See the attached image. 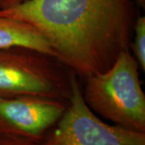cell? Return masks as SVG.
<instances>
[{
	"mask_svg": "<svg viewBox=\"0 0 145 145\" xmlns=\"http://www.w3.org/2000/svg\"><path fill=\"white\" fill-rule=\"evenodd\" d=\"M138 16L133 0H27L0 9V16L36 28L53 57L82 80L130 50Z\"/></svg>",
	"mask_w": 145,
	"mask_h": 145,
	"instance_id": "6da1fadb",
	"label": "cell"
},
{
	"mask_svg": "<svg viewBox=\"0 0 145 145\" xmlns=\"http://www.w3.org/2000/svg\"><path fill=\"white\" fill-rule=\"evenodd\" d=\"M139 70L131 51H123L108 69L85 78L82 89L95 114L113 124L145 133V94Z\"/></svg>",
	"mask_w": 145,
	"mask_h": 145,
	"instance_id": "7a4b0ae2",
	"label": "cell"
},
{
	"mask_svg": "<svg viewBox=\"0 0 145 145\" xmlns=\"http://www.w3.org/2000/svg\"><path fill=\"white\" fill-rule=\"evenodd\" d=\"M69 93V69L55 57L26 47L0 49V97L67 101Z\"/></svg>",
	"mask_w": 145,
	"mask_h": 145,
	"instance_id": "3957f363",
	"label": "cell"
},
{
	"mask_svg": "<svg viewBox=\"0 0 145 145\" xmlns=\"http://www.w3.org/2000/svg\"><path fill=\"white\" fill-rule=\"evenodd\" d=\"M67 106L42 139L43 145H145V133L109 124L86 103L78 77L69 70Z\"/></svg>",
	"mask_w": 145,
	"mask_h": 145,
	"instance_id": "277c9868",
	"label": "cell"
},
{
	"mask_svg": "<svg viewBox=\"0 0 145 145\" xmlns=\"http://www.w3.org/2000/svg\"><path fill=\"white\" fill-rule=\"evenodd\" d=\"M68 100L38 96L0 97V135L42 140L56 125Z\"/></svg>",
	"mask_w": 145,
	"mask_h": 145,
	"instance_id": "5b68a950",
	"label": "cell"
},
{
	"mask_svg": "<svg viewBox=\"0 0 145 145\" xmlns=\"http://www.w3.org/2000/svg\"><path fill=\"white\" fill-rule=\"evenodd\" d=\"M14 46L30 48L53 57L48 42L36 28L25 22L0 16V49Z\"/></svg>",
	"mask_w": 145,
	"mask_h": 145,
	"instance_id": "8992f818",
	"label": "cell"
},
{
	"mask_svg": "<svg viewBox=\"0 0 145 145\" xmlns=\"http://www.w3.org/2000/svg\"><path fill=\"white\" fill-rule=\"evenodd\" d=\"M131 54L137 61L140 69L145 71V17L138 16L133 28L130 44Z\"/></svg>",
	"mask_w": 145,
	"mask_h": 145,
	"instance_id": "52a82bcc",
	"label": "cell"
},
{
	"mask_svg": "<svg viewBox=\"0 0 145 145\" xmlns=\"http://www.w3.org/2000/svg\"><path fill=\"white\" fill-rule=\"evenodd\" d=\"M0 145H43L41 140H34L20 136L0 135Z\"/></svg>",
	"mask_w": 145,
	"mask_h": 145,
	"instance_id": "ba28073f",
	"label": "cell"
},
{
	"mask_svg": "<svg viewBox=\"0 0 145 145\" xmlns=\"http://www.w3.org/2000/svg\"><path fill=\"white\" fill-rule=\"evenodd\" d=\"M27 0H0V9H7L21 4Z\"/></svg>",
	"mask_w": 145,
	"mask_h": 145,
	"instance_id": "9c48e42d",
	"label": "cell"
},
{
	"mask_svg": "<svg viewBox=\"0 0 145 145\" xmlns=\"http://www.w3.org/2000/svg\"><path fill=\"white\" fill-rule=\"evenodd\" d=\"M133 1L137 7L143 8V9L145 7V0H133Z\"/></svg>",
	"mask_w": 145,
	"mask_h": 145,
	"instance_id": "30bf717a",
	"label": "cell"
}]
</instances>
